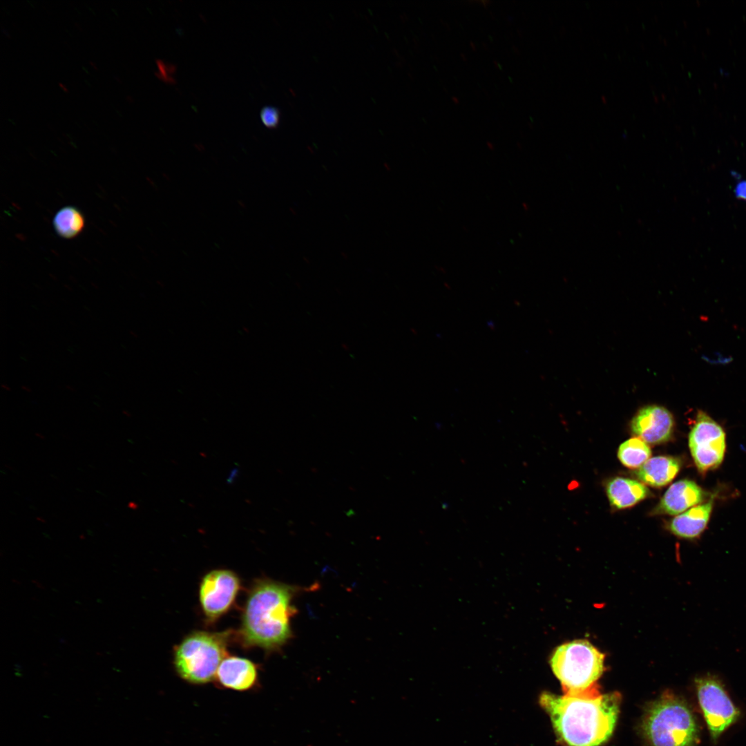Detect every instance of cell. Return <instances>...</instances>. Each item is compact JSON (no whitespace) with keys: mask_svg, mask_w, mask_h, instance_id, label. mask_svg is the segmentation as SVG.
Returning <instances> with one entry per match:
<instances>
[{"mask_svg":"<svg viewBox=\"0 0 746 746\" xmlns=\"http://www.w3.org/2000/svg\"><path fill=\"white\" fill-rule=\"evenodd\" d=\"M566 746H600L611 736L619 714L620 696L600 694L597 686L574 694L544 692L539 700Z\"/></svg>","mask_w":746,"mask_h":746,"instance_id":"6da1fadb","label":"cell"},{"mask_svg":"<svg viewBox=\"0 0 746 746\" xmlns=\"http://www.w3.org/2000/svg\"><path fill=\"white\" fill-rule=\"evenodd\" d=\"M295 592L292 586L272 580L254 581L248 592L238 631L244 646L274 651L287 643L292 634Z\"/></svg>","mask_w":746,"mask_h":746,"instance_id":"7a4b0ae2","label":"cell"},{"mask_svg":"<svg viewBox=\"0 0 746 746\" xmlns=\"http://www.w3.org/2000/svg\"><path fill=\"white\" fill-rule=\"evenodd\" d=\"M231 631H194L175 647L173 665L177 674L192 685H204L215 680L217 670L227 657Z\"/></svg>","mask_w":746,"mask_h":746,"instance_id":"3957f363","label":"cell"},{"mask_svg":"<svg viewBox=\"0 0 746 746\" xmlns=\"http://www.w3.org/2000/svg\"><path fill=\"white\" fill-rule=\"evenodd\" d=\"M644 733L652 746H695L698 728L689 706L671 692H665L648 709Z\"/></svg>","mask_w":746,"mask_h":746,"instance_id":"277c9868","label":"cell"},{"mask_svg":"<svg viewBox=\"0 0 746 746\" xmlns=\"http://www.w3.org/2000/svg\"><path fill=\"white\" fill-rule=\"evenodd\" d=\"M604 655L586 640L559 646L550 660L564 694H574L596 685L604 670Z\"/></svg>","mask_w":746,"mask_h":746,"instance_id":"5b68a950","label":"cell"},{"mask_svg":"<svg viewBox=\"0 0 746 746\" xmlns=\"http://www.w3.org/2000/svg\"><path fill=\"white\" fill-rule=\"evenodd\" d=\"M695 684L698 702L711 737L716 740L738 720L740 711L716 676L707 675L697 678Z\"/></svg>","mask_w":746,"mask_h":746,"instance_id":"8992f818","label":"cell"},{"mask_svg":"<svg viewBox=\"0 0 746 746\" xmlns=\"http://www.w3.org/2000/svg\"><path fill=\"white\" fill-rule=\"evenodd\" d=\"M689 447L698 470L705 473L721 464L726 448L725 433L711 417L698 410L689 434Z\"/></svg>","mask_w":746,"mask_h":746,"instance_id":"52a82bcc","label":"cell"},{"mask_svg":"<svg viewBox=\"0 0 746 746\" xmlns=\"http://www.w3.org/2000/svg\"><path fill=\"white\" fill-rule=\"evenodd\" d=\"M240 586L239 577L231 570L214 569L206 573L199 586L200 604L206 620L214 622L227 613Z\"/></svg>","mask_w":746,"mask_h":746,"instance_id":"ba28073f","label":"cell"},{"mask_svg":"<svg viewBox=\"0 0 746 746\" xmlns=\"http://www.w3.org/2000/svg\"><path fill=\"white\" fill-rule=\"evenodd\" d=\"M671 413L665 408L651 405L641 408L631 422V432L644 442L658 444L667 441L673 431Z\"/></svg>","mask_w":746,"mask_h":746,"instance_id":"9c48e42d","label":"cell"},{"mask_svg":"<svg viewBox=\"0 0 746 746\" xmlns=\"http://www.w3.org/2000/svg\"><path fill=\"white\" fill-rule=\"evenodd\" d=\"M258 679L254 662L245 658L227 656L219 665L214 680L222 688L246 691L256 686Z\"/></svg>","mask_w":746,"mask_h":746,"instance_id":"30bf717a","label":"cell"},{"mask_svg":"<svg viewBox=\"0 0 746 746\" xmlns=\"http://www.w3.org/2000/svg\"><path fill=\"white\" fill-rule=\"evenodd\" d=\"M704 497L703 490L694 481L680 480L667 489L654 513L676 515L702 501Z\"/></svg>","mask_w":746,"mask_h":746,"instance_id":"8fae6325","label":"cell"},{"mask_svg":"<svg viewBox=\"0 0 746 746\" xmlns=\"http://www.w3.org/2000/svg\"><path fill=\"white\" fill-rule=\"evenodd\" d=\"M712 510V502L697 505L678 515L669 523V528L675 535L693 539L705 529Z\"/></svg>","mask_w":746,"mask_h":746,"instance_id":"7c38bea8","label":"cell"},{"mask_svg":"<svg viewBox=\"0 0 746 746\" xmlns=\"http://www.w3.org/2000/svg\"><path fill=\"white\" fill-rule=\"evenodd\" d=\"M679 461L672 457L658 456L649 458L635 472L644 484L662 487L670 483L680 470Z\"/></svg>","mask_w":746,"mask_h":746,"instance_id":"4fadbf2b","label":"cell"},{"mask_svg":"<svg viewBox=\"0 0 746 746\" xmlns=\"http://www.w3.org/2000/svg\"><path fill=\"white\" fill-rule=\"evenodd\" d=\"M609 502L615 508H626L646 498L648 488L642 483L633 479L615 477L606 485Z\"/></svg>","mask_w":746,"mask_h":746,"instance_id":"5bb4252c","label":"cell"},{"mask_svg":"<svg viewBox=\"0 0 746 746\" xmlns=\"http://www.w3.org/2000/svg\"><path fill=\"white\" fill-rule=\"evenodd\" d=\"M52 224L55 232L60 237L70 239L76 237L84 229V218L75 207L66 206L55 213Z\"/></svg>","mask_w":746,"mask_h":746,"instance_id":"9a60e30c","label":"cell"},{"mask_svg":"<svg viewBox=\"0 0 746 746\" xmlns=\"http://www.w3.org/2000/svg\"><path fill=\"white\" fill-rule=\"evenodd\" d=\"M651 451L646 442L638 437L629 439L618 448L620 462L629 468H638L650 457Z\"/></svg>","mask_w":746,"mask_h":746,"instance_id":"2e32d148","label":"cell"},{"mask_svg":"<svg viewBox=\"0 0 746 746\" xmlns=\"http://www.w3.org/2000/svg\"><path fill=\"white\" fill-rule=\"evenodd\" d=\"M262 123L268 128H276L280 120V112L278 108L271 106H264L260 113Z\"/></svg>","mask_w":746,"mask_h":746,"instance_id":"e0dca14e","label":"cell"},{"mask_svg":"<svg viewBox=\"0 0 746 746\" xmlns=\"http://www.w3.org/2000/svg\"><path fill=\"white\" fill-rule=\"evenodd\" d=\"M736 196L738 198L746 200V182L743 181L738 183L735 189Z\"/></svg>","mask_w":746,"mask_h":746,"instance_id":"ac0fdd59","label":"cell"},{"mask_svg":"<svg viewBox=\"0 0 746 746\" xmlns=\"http://www.w3.org/2000/svg\"><path fill=\"white\" fill-rule=\"evenodd\" d=\"M236 475H237V470L236 469V470H232V472L229 475V478L228 479V481H231L234 479Z\"/></svg>","mask_w":746,"mask_h":746,"instance_id":"d6986e66","label":"cell"}]
</instances>
